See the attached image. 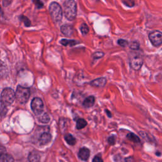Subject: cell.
Listing matches in <instances>:
<instances>
[{
	"instance_id": "obj_27",
	"label": "cell",
	"mask_w": 162,
	"mask_h": 162,
	"mask_svg": "<svg viewBox=\"0 0 162 162\" xmlns=\"http://www.w3.org/2000/svg\"><path fill=\"white\" fill-rule=\"evenodd\" d=\"M108 142L110 145H114L116 143V136H112L108 138Z\"/></svg>"
},
{
	"instance_id": "obj_29",
	"label": "cell",
	"mask_w": 162,
	"mask_h": 162,
	"mask_svg": "<svg viewBox=\"0 0 162 162\" xmlns=\"http://www.w3.org/2000/svg\"><path fill=\"white\" fill-rule=\"evenodd\" d=\"M12 2V0H3L2 1V3L4 7H7L9 5H11Z\"/></svg>"
},
{
	"instance_id": "obj_20",
	"label": "cell",
	"mask_w": 162,
	"mask_h": 162,
	"mask_svg": "<svg viewBox=\"0 0 162 162\" xmlns=\"http://www.w3.org/2000/svg\"><path fill=\"white\" fill-rule=\"evenodd\" d=\"M20 20L23 22L24 25L26 26V27H29L31 26V22L30 21V20L24 15H21L20 17Z\"/></svg>"
},
{
	"instance_id": "obj_26",
	"label": "cell",
	"mask_w": 162,
	"mask_h": 162,
	"mask_svg": "<svg viewBox=\"0 0 162 162\" xmlns=\"http://www.w3.org/2000/svg\"><path fill=\"white\" fill-rule=\"evenodd\" d=\"M117 43H118L119 45H120L122 47H125V46H127L129 44V43H128V41L127 40L122 39H119Z\"/></svg>"
},
{
	"instance_id": "obj_25",
	"label": "cell",
	"mask_w": 162,
	"mask_h": 162,
	"mask_svg": "<svg viewBox=\"0 0 162 162\" xmlns=\"http://www.w3.org/2000/svg\"><path fill=\"white\" fill-rule=\"evenodd\" d=\"M122 2L125 5L129 7H132L134 6V4H135L134 2L132 1V0H123Z\"/></svg>"
},
{
	"instance_id": "obj_12",
	"label": "cell",
	"mask_w": 162,
	"mask_h": 162,
	"mask_svg": "<svg viewBox=\"0 0 162 162\" xmlns=\"http://www.w3.org/2000/svg\"><path fill=\"white\" fill-rule=\"evenodd\" d=\"M28 159L29 162H40L41 156L38 151H33L29 153Z\"/></svg>"
},
{
	"instance_id": "obj_21",
	"label": "cell",
	"mask_w": 162,
	"mask_h": 162,
	"mask_svg": "<svg viewBox=\"0 0 162 162\" xmlns=\"http://www.w3.org/2000/svg\"><path fill=\"white\" fill-rule=\"evenodd\" d=\"M104 55V53L103 52H102V51H96V52H95V53H94L93 54V55H91V57L93 59L96 60V59H99V58L103 57Z\"/></svg>"
},
{
	"instance_id": "obj_13",
	"label": "cell",
	"mask_w": 162,
	"mask_h": 162,
	"mask_svg": "<svg viewBox=\"0 0 162 162\" xmlns=\"http://www.w3.org/2000/svg\"><path fill=\"white\" fill-rule=\"evenodd\" d=\"M95 103V98L93 96H90L85 99L83 102V106L85 108H91L92 107Z\"/></svg>"
},
{
	"instance_id": "obj_2",
	"label": "cell",
	"mask_w": 162,
	"mask_h": 162,
	"mask_svg": "<svg viewBox=\"0 0 162 162\" xmlns=\"http://www.w3.org/2000/svg\"><path fill=\"white\" fill-rule=\"evenodd\" d=\"M49 11L51 17L54 21L59 22L62 20L63 17V10L59 3L55 2L51 3L49 6Z\"/></svg>"
},
{
	"instance_id": "obj_32",
	"label": "cell",
	"mask_w": 162,
	"mask_h": 162,
	"mask_svg": "<svg viewBox=\"0 0 162 162\" xmlns=\"http://www.w3.org/2000/svg\"><path fill=\"white\" fill-rule=\"evenodd\" d=\"M105 112L106 113V114H107V115H108V117H112V113H111V112L110 111V110H105Z\"/></svg>"
},
{
	"instance_id": "obj_14",
	"label": "cell",
	"mask_w": 162,
	"mask_h": 162,
	"mask_svg": "<svg viewBox=\"0 0 162 162\" xmlns=\"http://www.w3.org/2000/svg\"><path fill=\"white\" fill-rule=\"evenodd\" d=\"M60 43L64 46H73L75 45H76L77 44H78L79 42L77 41L76 40H73V39H62L60 41Z\"/></svg>"
},
{
	"instance_id": "obj_30",
	"label": "cell",
	"mask_w": 162,
	"mask_h": 162,
	"mask_svg": "<svg viewBox=\"0 0 162 162\" xmlns=\"http://www.w3.org/2000/svg\"><path fill=\"white\" fill-rule=\"evenodd\" d=\"M93 162H104L100 156H95L93 159Z\"/></svg>"
},
{
	"instance_id": "obj_10",
	"label": "cell",
	"mask_w": 162,
	"mask_h": 162,
	"mask_svg": "<svg viewBox=\"0 0 162 162\" xmlns=\"http://www.w3.org/2000/svg\"><path fill=\"white\" fill-rule=\"evenodd\" d=\"M61 33L67 36H70L73 33V27L68 24H64L61 26L60 28Z\"/></svg>"
},
{
	"instance_id": "obj_9",
	"label": "cell",
	"mask_w": 162,
	"mask_h": 162,
	"mask_svg": "<svg viewBox=\"0 0 162 162\" xmlns=\"http://www.w3.org/2000/svg\"><path fill=\"white\" fill-rule=\"evenodd\" d=\"M52 136L48 132L43 133L39 138V143L41 145H46L49 143L51 141Z\"/></svg>"
},
{
	"instance_id": "obj_7",
	"label": "cell",
	"mask_w": 162,
	"mask_h": 162,
	"mask_svg": "<svg viewBox=\"0 0 162 162\" xmlns=\"http://www.w3.org/2000/svg\"><path fill=\"white\" fill-rule=\"evenodd\" d=\"M143 64V60L140 57H134L130 60V65L132 68L135 70H139Z\"/></svg>"
},
{
	"instance_id": "obj_6",
	"label": "cell",
	"mask_w": 162,
	"mask_h": 162,
	"mask_svg": "<svg viewBox=\"0 0 162 162\" xmlns=\"http://www.w3.org/2000/svg\"><path fill=\"white\" fill-rule=\"evenodd\" d=\"M149 39L154 46H159L162 44V33L158 31L151 32L149 34Z\"/></svg>"
},
{
	"instance_id": "obj_24",
	"label": "cell",
	"mask_w": 162,
	"mask_h": 162,
	"mask_svg": "<svg viewBox=\"0 0 162 162\" xmlns=\"http://www.w3.org/2000/svg\"><path fill=\"white\" fill-rule=\"evenodd\" d=\"M33 2L34 3L36 7L38 9L43 8V7L44 5L43 3L41 1V0H33Z\"/></svg>"
},
{
	"instance_id": "obj_15",
	"label": "cell",
	"mask_w": 162,
	"mask_h": 162,
	"mask_svg": "<svg viewBox=\"0 0 162 162\" xmlns=\"http://www.w3.org/2000/svg\"><path fill=\"white\" fill-rule=\"evenodd\" d=\"M0 162H14V158L11 154H2L0 157Z\"/></svg>"
},
{
	"instance_id": "obj_31",
	"label": "cell",
	"mask_w": 162,
	"mask_h": 162,
	"mask_svg": "<svg viewBox=\"0 0 162 162\" xmlns=\"http://www.w3.org/2000/svg\"><path fill=\"white\" fill-rule=\"evenodd\" d=\"M125 161L126 162H135V160L132 157H129L125 159Z\"/></svg>"
},
{
	"instance_id": "obj_8",
	"label": "cell",
	"mask_w": 162,
	"mask_h": 162,
	"mask_svg": "<svg viewBox=\"0 0 162 162\" xmlns=\"http://www.w3.org/2000/svg\"><path fill=\"white\" fill-rule=\"evenodd\" d=\"M78 156L81 160L87 161L90 156V151L88 148L85 147L80 148L78 151Z\"/></svg>"
},
{
	"instance_id": "obj_22",
	"label": "cell",
	"mask_w": 162,
	"mask_h": 162,
	"mask_svg": "<svg viewBox=\"0 0 162 162\" xmlns=\"http://www.w3.org/2000/svg\"><path fill=\"white\" fill-rule=\"evenodd\" d=\"M49 120H50V118H49V115L46 113L44 114L39 118V121L41 122H42V123H44V124H47L48 122H49Z\"/></svg>"
},
{
	"instance_id": "obj_16",
	"label": "cell",
	"mask_w": 162,
	"mask_h": 162,
	"mask_svg": "<svg viewBox=\"0 0 162 162\" xmlns=\"http://www.w3.org/2000/svg\"><path fill=\"white\" fill-rule=\"evenodd\" d=\"M65 140L68 144L70 146H74L76 143L75 138L70 134H67L65 136Z\"/></svg>"
},
{
	"instance_id": "obj_18",
	"label": "cell",
	"mask_w": 162,
	"mask_h": 162,
	"mask_svg": "<svg viewBox=\"0 0 162 162\" xmlns=\"http://www.w3.org/2000/svg\"><path fill=\"white\" fill-rule=\"evenodd\" d=\"M87 125V122L84 119H79L77 120L76 128L78 130L83 129Z\"/></svg>"
},
{
	"instance_id": "obj_4",
	"label": "cell",
	"mask_w": 162,
	"mask_h": 162,
	"mask_svg": "<svg viewBox=\"0 0 162 162\" xmlns=\"http://www.w3.org/2000/svg\"><path fill=\"white\" fill-rule=\"evenodd\" d=\"M15 93L12 88H5L2 92L1 103H2L6 106H9L12 104L15 101Z\"/></svg>"
},
{
	"instance_id": "obj_28",
	"label": "cell",
	"mask_w": 162,
	"mask_h": 162,
	"mask_svg": "<svg viewBox=\"0 0 162 162\" xmlns=\"http://www.w3.org/2000/svg\"><path fill=\"white\" fill-rule=\"evenodd\" d=\"M7 106L5 105L4 104H3L2 103H1V113L2 115H6L7 112Z\"/></svg>"
},
{
	"instance_id": "obj_19",
	"label": "cell",
	"mask_w": 162,
	"mask_h": 162,
	"mask_svg": "<svg viewBox=\"0 0 162 162\" xmlns=\"http://www.w3.org/2000/svg\"><path fill=\"white\" fill-rule=\"evenodd\" d=\"M80 32L81 33L83 34V35H86L89 33V28L88 25L85 23H83L81 24L80 27Z\"/></svg>"
},
{
	"instance_id": "obj_1",
	"label": "cell",
	"mask_w": 162,
	"mask_h": 162,
	"mask_svg": "<svg viewBox=\"0 0 162 162\" xmlns=\"http://www.w3.org/2000/svg\"><path fill=\"white\" fill-rule=\"evenodd\" d=\"M63 13L68 20L72 21L76 18L77 4L74 0H67L63 3Z\"/></svg>"
},
{
	"instance_id": "obj_11",
	"label": "cell",
	"mask_w": 162,
	"mask_h": 162,
	"mask_svg": "<svg viewBox=\"0 0 162 162\" xmlns=\"http://www.w3.org/2000/svg\"><path fill=\"white\" fill-rule=\"evenodd\" d=\"M106 83V79L104 77H100L92 80L90 84L94 87L101 88L105 86Z\"/></svg>"
},
{
	"instance_id": "obj_5",
	"label": "cell",
	"mask_w": 162,
	"mask_h": 162,
	"mask_svg": "<svg viewBox=\"0 0 162 162\" xmlns=\"http://www.w3.org/2000/svg\"><path fill=\"white\" fill-rule=\"evenodd\" d=\"M31 109L36 115H40L43 112L44 104L43 100L38 97L34 98L31 101Z\"/></svg>"
},
{
	"instance_id": "obj_23",
	"label": "cell",
	"mask_w": 162,
	"mask_h": 162,
	"mask_svg": "<svg viewBox=\"0 0 162 162\" xmlns=\"http://www.w3.org/2000/svg\"><path fill=\"white\" fill-rule=\"evenodd\" d=\"M139 43L138 41H133L129 44V47L131 49L138 50L139 48Z\"/></svg>"
},
{
	"instance_id": "obj_3",
	"label": "cell",
	"mask_w": 162,
	"mask_h": 162,
	"mask_svg": "<svg viewBox=\"0 0 162 162\" xmlns=\"http://www.w3.org/2000/svg\"><path fill=\"white\" fill-rule=\"evenodd\" d=\"M16 99L21 104H25L29 101L30 97V90L28 88H25L22 86H18L17 88Z\"/></svg>"
},
{
	"instance_id": "obj_17",
	"label": "cell",
	"mask_w": 162,
	"mask_h": 162,
	"mask_svg": "<svg viewBox=\"0 0 162 162\" xmlns=\"http://www.w3.org/2000/svg\"><path fill=\"white\" fill-rule=\"evenodd\" d=\"M127 138L131 141L135 143H140V139L137 136V135L134 134V133H129L127 135Z\"/></svg>"
}]
</instances>
